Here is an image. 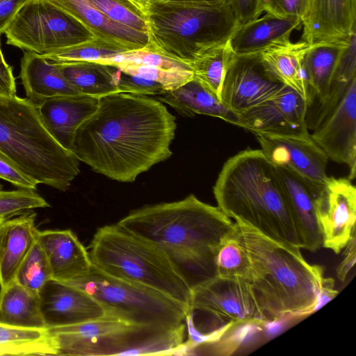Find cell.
<instances>
[{
	"mask_svg": "<svg viewBox=\"0 0 356 356\" xmlns=\"http://www.w3.org/2000/svg\"><path fill=\"white\" fill-rule=\"evenodd\" d=\"M57 355L56 342L48 328L0 324V355Z\"/></svg>",
	"mask_w": 356,
	"mask_h": 356,
	"instance_id": "cell-31",
	"label": "cell"
},
{
	"mask_svg": "<svg viewBox=\"0 0 356 356\" xmlns=\"http://www.w3.org/2000/svg\"><path fill=\"white\" fill-rule=\"evenodd\" d=\"M54 63L82 95L100 99L119 92L115 82V66L86 61Z\"/></svg>",
	"mask_w": 356,
	"mask_h": 356,
	"instance_id": "cell-30",
	"label": "cell"
},
{
	"mask_svg": "<svg viewBox=\"0 0 356 356\" xmlns=\"http://www.w3.org/2000/svg\"><path fill=\"white\" fill-rule=\"evenodd\" d=\"M0 178L19 188L36 190L38 183L25 175L0 151Z\"/></svg>",
	"mask_w": 356,
	"mask_h": 356,
	"instance_id": "cell-43",
	"label": "cell"
},
{
	"mask_svg": "<svg viewBox=\"0 0 356 356\" xmlns=\"http://www.w3.org/2000/svg\"><path fill=\"white\" fill-rule=\"evenodd\" d=\"M79 22L97 39L128 51L146 48L149 36L110 19L88 0H47Z\"/></svg>",
	"mask_w": 356,
	"mask_h": 356,
	"instance_id": "cell-22",
	"label": "cell"
},
{
	"mask_svg": "<svg viewBox=\"0 0 356 356\" xmlns=\"http://www.w3.org/2000/svg\"><path fill=\"white\" fill-rule=\"evenodd\" d=\"M4 34L8 44L40 55L96 38L79 22L47 0H28Z\"/></svg>",
	"mask_w": 356,
	"mask_h": 356,
	"instance_id": "cell-9",
	"label": "cell"
},
{
	"mask_svg": "<svg viewBox=\"0 0 356 356\" xmlns=\"http://www.w3.org/2000/svg\"><path fill=\"white\" fill-rule=\"evenodd\" d=\"M284 86L266 72L259 54L235 55L225 74L220 102L238 115L272 97Z\"/></svg>",
	"mask_w": 356,
	"mask_h": 356,
	"instance_id": "cell-14",
	"label": "cell"
},
{
	"mask_svg": "<svg viewBox=\"0 0 356 356\" xmlns=\"http://www.w3.org/2000/svg\"><path fill=\"white\" fill-rule=\"evenodd\" d=\"M0 33V97H11L16 95L15 78L13 67L6 61L1 48Z\"/></svg>",
	"mask_w": 356,
	"mask_h": 356,
	"instance_id": "cell-45",
	"label": "cell"
},
{
	"mask_svg": "<svg viewBox=\"0 0 356 356\" xmlns=\"http://www.w3.org/2000/svg\"><path fill=\"white\" fill-rule=\"evenodd\" d=\"M146 17L147 48L188 64L203 49L228 40L239 26L226 0L212 3L153 0Z\"/></svg>",
	"mask_w": 356,
	"mask_h": 356,
	"instance_id": "cell-7",
	"label": "cell"
},
{
	"mask_svg": "<svg viewBox=\"0 0 356 356\" xmlns=\"http://www.w3.org/2000/svg\"><path fill=\"white\" fill-rule=\"evenodd\" d=\"M189 312L210 316L212 331L229 323L265 321L249 282L218 276L191 289Z\"/></svg>",
	"mask_w": 356,
	"mask_h": 356,
	"instance_id": "cell-11",
	"label": "cell"
},
{
	"mask_svg": "<svg viewBox=\"0 0 356 356\" xmlns=\"http://www.w3.org/2000/svg\"><path fill=\"white\" fill-rule=\"evenodd\" d=\"M49 203L34 190L17 188L0 190V218L7 219L38 208L49 207Z\"/></svg>",
	"mask_w": 356,
	"mask_h": 356,
	"instance_id": "cell-39",
	"label": "cell"
},
{
	"mask_svg": "<svg viewBox=\"0 0 356 356\" xmlns=\"http://www.w3.org/2000/svg\"><path fill=\"white\" fill-rule=\"evenodd\" d=\"M117 224L159 249L191 289L217 276L218 248L235 228L218 207L193 194L132 211Z\"/></svg>",
	"mask_w": 356,
	"mask_h": 356,
	"instance_id": "cell-2",
	"label": "cell"
},
{
	"mask_svg": "<svg viewBox=\"0 0 356 356\" xmlns=\"http://www.w3.org/2000/svg\"><path fill=\"white\" fill-rule=\"evenodd\" d=\"M57 355H138L147 339L148 325H134L105 314L82 323L50 328Z\"/></svg>",
	"mask_w": 356,
	"mask_h": 356,
	"instance_id": "cell-10",
	"label": "cell"
},
{
	"mask_svg": "<svg viewBox=\"0 0 356 356\" xmlns=\"http://www.w3.org/2000/svg\"><path fill=\"white\" fill-rule=\"evenodd\" d=\"M355 233L353 235L348 244L345 247L344 257L337 268V277L341 281H345L350 269L353 267L356 261Z\"/></svg>",
	"mask_w": 356,
	"mask_h": 356,
	"instance_id": "cell-46",
	"label": "cell"
},
{
	"mask_svg": "<svg viewBox=\"0 0 356 356\" xmlns=\"http://www.w3.org/2000/svg\"><path fill=\"white\" fill-rule=\"evenodd\" d=\"M213 191L218 207L229 218L301 248L277 167L260 149H246L228 159Z\"/></svg>",
	"mask_w": 356,
	"mask_h": 356,
	"instance_id": "cell-3",
	"label": "cell"
},
{
	"mask_svg": "<svg viewBox=\"0 0 356 356\" xmlns=\"http://www.w3.org/2000/svg\"><path fill=\"white\" fill-rule=\"evenodd\" d=\"M147 16L149 8L153 0H128Z\"/></svg>",
	"mask_w": 356,
	"mask_h": 356,
	"instance_id": "cell-49",
	"label": "cell"
},
{
	"mask_svg": "<svg viewBox=\"0 0 356 356\" xmlns=\"http://www.w3.org/2000/svg\"><path fill=\"white\" fill-rule=\"evenodd\" d=\"M19 76L27 98L36 104L54 97L82 95L56 63L33 52L24 51Z\"/></svg>",
	"mask_w": 356,
	"mask_h": 356,
	"instance_id": "cell-26",
	"label": "cell"
},
{
	"mask_svg": "<svg viewBox=\"0 0 356 356\" xmlns=\"http://www.w3.org/2000/svg\"><path fill=\"white\" fill-rule=\"evenodd\" d=\"M28 0H0V33L5 30L22 6Z\"/></svg>",
	"mask_w": 356,
	"mask_h": 356,
	"instance_id": "cell-47",
	"label": "cell"
},
{
	"mask_svg": "<svg viewBox=\"0 0 356 356\" xmlns=\"http://www.w3.org/2000/svg\"><path fill=\"white\" fill-rule=\"evenodd\" d=\"M36 216L30 210L0 224V288L15 280L22 261L34 243L38 230Z\"/></svg>",
	"mask_w": 356,
	"mask_h": 356,
	"instance_id": "cell-23",
	"label": "cell"
},
{
	"mask_svg": "<svg viewBox=\"0 0 356 356\" xmlns=\"http://www.w3.org/2000/svg\"><path fill=\"white\" fill-rule=\"evenodd\" d=\"M0 324L31 328H47L39 296L15 280L0 288Z\"/></svg>",
	"mask_w": 356,
	"mask_h": 356,
	"instance_id": "cell-29",
	"label": "cell"
},
{
	"mask_svg": "<svg viewBox=\"0 0 356 356\" xmlns=\"http://www.w3.org/2000/svg\"><path fill=\"white\" fill-rule=\"evenodd\" d=\"M5 220V219H1V218H0V224H1V222H2L3 220Z\"/></svg>",
	"mask_w": 356,
	"mask_h": 356,
	"instance_id": "cell-51",
	"label": "cell"
},
{
	"mask_svg": "<svg viewBox=\"0 0 356 356\" xmlns=\"http://www.w3.org/2000/svg\"><path fill=\"white\" fill-rule=\"evenodd\" d=\"M235 223L250 263L249 284L264 321L314 313L323 267L306 261L298 247L280 243L242 222Z\"/></svg>",
	"mask_w": 356,
	"mask_h": 356,
	"instance_id": "cell-4",
	"label": "cell"
},
{
	"mask_svg": "<svg viewBox=\"0 0 356 356\" xmlns=\"http://www.w3.org/2000/svg\"><path fill=\"white\" fill-rule=\"evenodd\" d=\"M156 96L158 100L169 104L184 116L206 115L239 126L238 115L223 105L194 77L178 88Z\"/></svg>",
	"mask_w": 356,
	"mask_h": 356,
	"instance_id": "cell-27",
	"label": "cell"
},
{
	"mask_svg": "<svg viewBox=\"0 0 356 356\" xmlns=\"http://www.w3.org/2000/svg\"><path fill=\"white\" fill-rule=\"evenodd\" d=\"M328 159L346 164L348 179L356 175V77L344 95L310 134Z\"/></svg>",
	"mask_w": 356,
	"mask_h": 356,
	"instance_id": "cell-15",
	"label": "cell"
},
{
	"mask_svg": "<svg viewBox=\"0 0 356 356\" xmlns=\"http://www.w3.org/2000/svg\"><path fill=\"white\" fill-rule=\"evenodd\" d=\"M65 283L90 295L105 314L128 323L165 327L186 323L188 311L180 304L155 291L108 275L93 265L87 275Z\"/></svg>",
	"mask_w": 356,
	"mask_h": 356,
	"instance_id": "cell-8",
	"label": "cell"
},
{
	"mask_svg": "<svg viewBox=\"0 0 356 356\" xmlns=\"http://www.w3.org/2000/svg\"><path fill=\"white\" fill-rule=\"evenodd\" d=\"M348 38L310 44L305 54L303 65L312 95L313 99L317 97L320 104L327 95L339 56Z\"/></svg>",
	"mask_w": 356,
	"mask_h": 356,
	"instance_id": "cell-28",
	"label": "cell"
},
{
	"mask_svg": "<svg viewBox=\"0 0 356 356\" xmlns=\"http://www.w3.org/2000/svg\"><path fill=\"white\" fill-rule=\"evenodd\" d=\"M52 279L48 259L36 237L17 271L15 281L39 296L44 285Z\"/></svg>",
	"mask_w": 356,
	"mask_h": 356,
	"instance_id": "cell-35",
	"label": "cell"
},
{
	"mask_svg": "<svg viewBox=\"0 0 356 356\" xmlns=\"http://www.w3.org/2000/svg\"><path fill=\"white\" fill-rule=\"evenodd\" d=\"M176 118L161 102L117 92L99 99L74 134L72 152L111 179L132 182L172 155Z\"/></svg>",
	"mask_w": 356,
	"mask_h": 356,
	"instance_id": "cell-1",
	"label": "cell"
},
{
	"mask_svg": "<svg viewBox=\"0 0 356 356\" xmlns=\"http://www.w3.org/2000/svg\"><path fill=\"white\" fill-rule=\"evenodd\" d=\"M235 55L229 39L200 51L190 64L193 77L219 100L227 70Z\"/></svg>",
	"mask_w": 356,
	"mask_h": 356,
	"instance_id": "cell-32",
	"label": "cell"
},
{
	"mask_svg": "<svg viewBox=\"0 0 356 356\" xmlns=\"http://www.w3.org/2000/svg\"><path fill=\"white\" fill-rule=\"evenodd\" d=\"M302 25L309 44L345 40L356 30V0H312Z\"/></svg>",
	"mask_w": 356,
	"mask_h": 356,
	"instance_id": "cell-18",
	"label": "cell"
},
{
	"mask_svg": "<svg viewBox=\"0 0 356 356\" xmlns=\"http://www.w3.org/2000/svg\"><path fill=\"white\" fill-rule=\"evenodd\" d=\"M277 167L301 242V248L314 252L323 247L315 200L321 188H317L293 172Z\"/></svg>",
	"mask_w": 356,
	"mask_h": 356,
	"instance_id": "cell-21",
	"label": "cell"
},
{
	"mask_svg": "<svg viewBox=\"0 0 356 356\" xmlns=\"http://www.w3.org/2000/svg\"><path fill=\"white\" fill-rule=\"evenodd\" d=\"M0 151L38 184L61 191L79 173V159L49 133L29 98L0 97Z\"/></svg>",
	"mask_w": 356,
	"mask_h": 356,
	"instance_id": "cell-5",
	"label": "cell"
},
{
	"mask_svg": "<svg viewBox=\"0 0 356 356\" xmlns=\"http://www.w3.org/2000/svg\"><path fill=\"white\" fill-rule=\"evenodd\" d=\"M129 51L118 45L99 39L42 55L52 63L96 62L107 64L120 53Z\"/></svg>",
	"mask_w": 356,
	"mask_h": 356,
	"instance_id": "cell-34",
	"label": "cell"
},
{
	"mask_svg": "<svg viewBox=\"0 0 356 356\" xmlns=\"http://www.w3.org/2000/svg\"><path fill=\"white\" fill-rule=\"evenodd\" d=\"M92 264L104 273L155 291L189 312L191 289L155 246L117 223L99 227L89 245Z\"/></svg>",
	"mask_w": 356,
	"mask_h": 356,
	"instance_id": "cell-6",
	"label": "cell"
},
{
	"mask_svg": "<svg viewBox=\"0 0 356 356\" xmlns=\"http://www.w3.org/2000/svg\"><path fill=\"white\" fill-rule=\"evenodd\" d=\"M309 43L290 40L271 46L259 54L266 72L289 87L311 106L314 99L307 81L303 60Z\"/></svg>",
	"mask_w": 356,
	"mask_h": 356,
	"instance_id": "cell-24",
	"label": "cell"
},
{
	"mask_svg": "<svg viewBox=\"0 0 356 356\" xmlns=\"http://www.w3.org/2000/svg\"><path fill=\"white\" fill-rule=\"evenodd\" d=\"M36 237L48 259L53 280L66 282L90 272L92 264L89 252L72 230H38Z\"/></svg>",
	"mask_w": 356,
	"mask_h": 356,
	"instance_id": "cell-19",
	"label": "cell"
},
{
	"mask_svg": "<svg viewBox=\"0 0 356 356\" xmlns=\"http://www.w3.org/2000/svg\"><path fill=\"white\" fill-rule=\"evenodd\" d=\"M98 103L99 99L79 95L54 97L37 105L49 133L63 147L72 151L76 129L95 112Z\"/></svg>",
	"mask_w": 356,
	"mask_h": 356,
	"instance_id": "cell-20",
	"label": "cell"
},
{
	"mask_svg": "<svg viewBox=\"0 0 356 356\" xmlns=\"http://www.w3.org/2000/svg\"><path fill=\"white\" fill-rule=\"evenodd\" d=\"M266 323L254 321L234 325L216 342L193 349L189 355H232L245 341L250 334H254L262 330Z\"/></svg>",
	"mask_w": 356,
	"mask_h": 356,
	"instance_id": "cell-37",
	"label": "cell"
},
{
	"mask_svg": "<svg viewBox=\"0 0 356 356\" xmlns=\"http://www.w3.org/2000/svg\"><path fill=\"white\" fill-rule=\"evenodd\" d=\"M48 329L73 325L102 317L105 311L90 295L76 286L49 280L39 293Z\"/></svg>",
	"mask_w": 356,
	"mask_h": 356,
	"instance_id": "cell-17",
	"label": "cell"
},
{
	"mask_svg": "<svg viewBox=\"0 0 356 356\" xmlns=\"http://www.w3.org/2000/svg\"><path fill=\"white\" fill-rule=\"evenodd\" d=\"M217 276L250 282V263L236 225L219 245L215 257Z\"/></svg>",
	"mask_w": 356,
	"mask_h": 356,
	"instance_id": "cell-33",
	"label": "cell"
},
{
	"mask_svg": "<svg viewBox=\"0 0 356 356\" xmlns=\"http://www.w3.org/2000/svg\"><path fill=\"white\" fill-rule=\"evenodd\" d=\"M308 105L288 86L262 103L238 114L239 126L256 135L309 138Z\"/></svg>",
	"mask_w": 356,
	"mask_h": 356,
	"instance_id": "cell-13",
	"label": "cell"
},
{
	"mask_svg": "<svg viewBox=\"0 0 356 356\" xmlns=\"http://www.w3.org/2000/svg\"><path fill=\"white\" fill-rule=\"evenodd\" d=\"M123 63H135L165 70H192L190 64L170 58L147 47L120 53L110 60L107 65L116 66Z\"/></svg>",
	"mask_w": 356,
	"mask_h": 356,
	"instance_id": "cell-40",
	"label": "cell"
},
{
	"mask_svg": "<svg viewBox=\"0 0 356 356\" xmlns=\"http://www.w3.org/2000/svg\"><path fill=\"white\" fill-rule=\"evenodd\" d=\"M2 189V185L0 184V190Z\"/></svg>",
	"mask_w": 356,
	"mask_h": 356,
	"instance_id": "cell-52",
	"label": "cell"
},
{
	"mask_svg": "<svg viewBox=\"0 0 356 356\" xmlns=\"http://www.w3.org/2000/svg\"><path fill=\"white\" fill-rule=\"evenodd\" d=\"M323 247L339 253L355 233L356 188L348 178L328 177L315 200Z\"/></svg>",
	"mask_w": 356,
	"mask_h": 356,
	"instance_id": "cell-12",
	"label": "cell"
},
{
	"mask_svg": "<svg viewBox=\"0 0 356 356\" xmlns=\"http://www.w3.org/2000/svg\"><path fill=\"white\" fill-rule=\"evenodd\" d=\"M240 25L259 17L263 12L261 0H226Z\"/></svg>",
	"mask_w": 356,
	"mask_h": 356,
	"instance_id": "cell-44",
	"label": "cell"
},
{
	"mask_svg": "<svg viewBox=\"0 0 356 356\" xmlns=\"http://www.w3.org/2000/svg\"><path fill=\"white\" fill-rule=\"evenodd\" d=\"M115 82L119 92L138 95H159L165 92L159 83L127 74L118 68Z\"/></svg>",
	"mask_w": 356,
	"mask_h": 356,
	"instance_id": "cell-41",
	"label": "cell"
},
{
	"mask_svg": "<svg viewBox=\"0 0 356 356\" xmlns=\"http://www.w3.org/2000/svg\"><path fill=\"white\" fill-rule=\"evenodd\" d=\"M161 2L175 3H212L221 0H156Z\"/></svg>",
	"mask_w": 356,
	"mask_h": 356,
	"instance_id": "cell-50",
	"label": "cell"
},
{
	"mask_svg": "<svg viewBox=\"0 0 356 356\" xmlns=\"http://www.w3.org/2000/svg\"><path fill=\"white\" fill-rule=\"evenodd\" d=\"M115 67L127 74L156 82L165 92L177 89L193 78L192 70H165L129 63Z\"/></svg>",
	"mask_w": 356,
	"mask_h": 356,
	"instance_id": "cell-38",
	"label": "cell"
},
{
	"mask_svg": "<svg viewBox=\"0 0 356 356\" xmlns=\"http://www.w3.org/2000/svg\"><path fill=\"white\" fill-rule=\"evenodd\" d=\"M302 26L299 19L284 18L266 13L240 25L229 38L237 56L260 54L266 49L290 40L291 33Z\"/></svg>",
	"mask_w": 356,
	"mask_h": 356,
	"instance_id": "cell-25",
	"label": "cell"
},
{
	"mask_svg": "<svg viewBox=\"0 0 356 356\" xmlns=\"http://www.w3.org/2000/svg\"><path fill=\"white\" fill-rule=\"evenodd\" d=\"M338 293L334 289V280L331 277H323L314 312L335 298Z\"/></svg>",
	"mask_w": 356,
	"mask_h": 356,
	"instance_id": "cell-48",
	"label": "cell"
},
{
	"mask_svg": "<svg viewBox=\"0 0 356 356\" xmlns=\"http://www.w3.org/2000/svg\"><path fill=\"white\" fill-rule=\"evenodd\" d=\"M112 21L148 35L146 16L128 0H88Z\"/></svg>",
	"mask_w": 356,
	"mask_h": 356,
	"instance_id": "cell-36",
	"label": "cell"
},
{
	"mask_svg": "<svg viewBox=\"0 0 356 356\" xmlns=\"http://www.w3.org/2000/svg\"><path fill=\"white\" fill-rule=\"evenodd\" d=\"M263 12L302 22L312 0H261Z\"/></svg>",
	"mask_w": 356,
	"mask_h": 356,
	"instance_id": "cell-42",
	"label": "cell"
},
{
	"mask_svg": "<svg viewBox=\"0 0 356 356\" xmlns=\"http://www.w3.org/2000/svg\"><path fill=\"white\" fill-rule=\"evenodd\" d=\"M261 150L277 167L284 168L305 181L321 188L328 176V158L309 138L256 135Z\"/></svg>",
	"mask_w": 356,
	"mask_h": 356,
	"instance_id": "cell-16",
	"label": "cell"
}]
</instances>
